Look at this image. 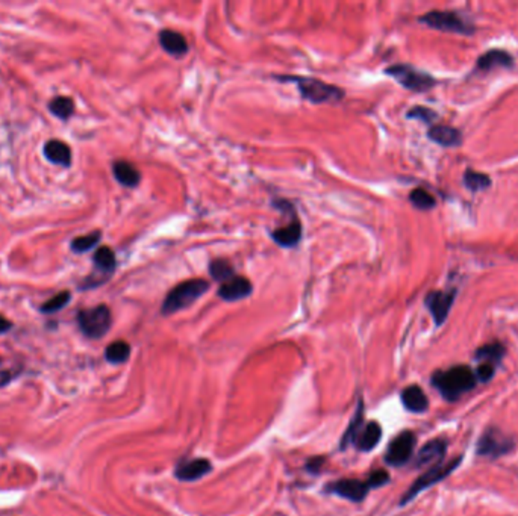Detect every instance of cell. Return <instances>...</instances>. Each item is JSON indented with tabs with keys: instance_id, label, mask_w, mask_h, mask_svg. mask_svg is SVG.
<instances>
[{
	"instance_id": "19",
	"label": "cell",
	"mask_w": 518,
	"mask_h": 516,
	"mask_svg": "<svg viewBox=\"0 0 518 516\" xmlns=\"http://www.w3.org/2000/svg\"><path fill=\"white\" fill-rule=\"evenodd\" d=\"M402 403L408 410L414 413H423L429 408V398L419 384H411L402 391Z\"/></svg>"
},
{
	"instance_id": "2",
	"label": "cell",
	"mask_w": 518,
	"mask_h": 516,
	"mask_svg": "<svg viewBox=\"0 0 518 516\" xmlns=\"http://www.w3.org/2000/svg\"><path fill=\"white\" fill-rule=\"evenodd\" d=\"M281 82H294L301 96L311 103H337L344 99L346 93L337 85L326 84L317 77L308 76H274Z\"/></svg>"
},
{
	"instance_id": "16",
	"label": "cell",
	"mask_w": 518,
	"mask_h": 516,
	"mask_svg": "<svg viewBox=\"0 0 518 516\" xmlns=\"http://www.w3.org/2000/svg\"><path fill=\"white\" fill-rule=\"evenodd\" d=\"M429 140L443 145V147H458L462 144V135L458 129L446 126V125H435L429 129L427 132Z\"/></svg>"
},
{
	"instance_id": "29",
	"label": "cell",
	"mask_w": 518,
	"mask_h": 516,
	"mask_svg": "<svg viewBox=\"0 0 518 516\" xmlns=\"http://www.w3.org/2000/svg\"><path fill=\"white\" fill-rule=\"evenodd\" d=\"M362 413H364V408H362V403H360V408H357V412L355 413L352 424L349 426L347 432L344 433V436H342V439H341V450H346L350 444H355L357 434H360L361 428H362V417H364Z\"/></svg>"
},
{
	"instance_id": "11",
	"label": "cell",
	"mask_w": 518,
	"mask_h": 516,
	"mask_svg": "<svg viewBox=\"0 0 518 516\" xmlns=\"http://www.w3.org/2000/svg\"><path fill=\"white\" fill-rule=\"evenodd\" d=\"M368 491L370 488L367 482L356 480V478H342V480L333 482L326 486V492L353 501V503H361V501L367 497Z\"/></svg>"
},
{
	"instance_id": "6",
	"label": "cell",
	"mask_w": 518,
	"mask_h": 516,
	"mask_svg": "<svg viewBox=\"0 0 518 516\" xmlns=\"http://www.w3.org/2000/svg\"><path fill=\"white\" fill-rule=\"evenodd\" d=\"M461 462H462V457H456V459L450 460L447 463H441V465H436V467H434V468H429L425 472V474L420 476L417 480L414 482L411 488L406 491V493L402 497V500H400V504H402V506L408 504L411 500L417 497L420 492L430 488V486L443 482L444 478H447L451 474V472H454L459 467V465H461Z\"/></svg>"
},
{
	"instance_id": "17",
	"label": "cell",
	"mask_w": 518,
	"mask_h": 516,
	"mask_svg": "<svg viewBox=\"0 0 518 516\" xmlns=\"http://www.w3.org/2000/svg\"><path fill=\"white\" fill-rule=\"evenodd\" d=\"M159 45L164 49V52L173 56H182L188 52L185 36L176 31H172V29H164L159 32Z\"/></svg>"
},
{
	"instance_id": "34",
	"label": "cell",
	"mask_w": 518,
	"mask_h": 516,
	"mask_svg": "<svg viewBox=\"0 0 518 516\" xmlns=\"http://www.w3.org/2000/svg\"><path fill=\"white\" fill-rule=\"evenodd\" d=\"M388 482H390L388 472H386L385 469H376L370 474L367 484H368L370 489H373V488H381V486L386 484Z\"/></svg>"
},
{
	"instance_id": "10",
	"label": "cell",
	"mask_w": 518,
	"mask_h": 516,
	"mask_svg": "<svg viewBox=\"0 0 518 516\" xmlns=\"http://www.w3.org/2000/svg\"><path fill=\"white\" fill-rule=\"evenodd\" d=\"M456 294H458L456 289H450V291H430V293L426 295L425 304L429 309L430 315H432L436 325H443L444 321L447 319L449 312L451 306H454V302L456 299Z\"/></svg>"
},
{
	"instance_id": "18",
	"label": "cell",
	"mask_w": 518,
	"mask_h": 516,
	"mask_svg": "<svg viewBox=\"0 0 518 516\" xmlns=\"http://www.w3.org/2000/svg\"><path fill=\"white\" fill-rule=\"evenodd\" d=\"M514 65V58L510 56L506 50H500V49H493L488 50L486 53L478 60V69L482 71H491L494 69H502V67H513Z\"/></svg>"
},
{
	"instance_id": "25",
	"label": "cell",
	"mask_w": 518,
	"mask_h": 516,
	"mask_svg": "<svg viewBox=\"0 0 518 516\" xmlns=\"http://www.w3.org/2000/svg\"><path fill=\"white\" fill-rule=\"evenodd\" d=\"M130 345L125 341H115L109 344L105 350V359L109 363H123L129 359Z\"/></svg>"
},
{
	"instance_id": "20",
	"label": "cell",
	"mask_w": 518,
	"mask_h": 516,
	"mask_svg": "<svg viewBox=\"0 0 518 516\" xmlns=\"http://www.w3.org/2000/svg\"><path fill=\"white\" fill-rule=\"evenodd\" d=\"M381 438L382 427L379 426L376 421H370L366 427L361 428V432L355 441V445L357 447V450H361V452H371V450L379 444Z\"/></svg>"
},
{
	"instance_id": "37",
	"label": "cell",
	"mask_w": 518,
	"mask_h": 516,
	"mask_svg": "<svg viewBox=\"0 0 518 516\" xmlns=\"http://www.w3.org/2000/svg\"><path fill=\"white\" fill-rule=\"evenodd\" d=\"M11 327H12L11 321H8V319H6L5 317L0 315V335H2V333H5V332H8Z\"/></svg>"
},
{
	"instance_id": "28",
	"label": "cell",
	"mask_w": 518,
	"mask_h": 516,
	"mask_svg": "<svg viewBox=\"0 0 518 516\" xmlns=\"http://www.w3.org/2000/svg\"><path fill=\"white\" fill-rule=\"evenodd\" d=\"M209 274L213 275V279L217 282H228L235 275V270H233L229 260L226 259H214L209 264Z\"/></svg>"
},
{
	"instance_id": "36",
	"label": "cell",
	"mask_w": 518,
	"mask_h": 516,
	"mask_svg": "<svg viewBox=\"0 0 518 516\" xmlns=\"http://www.w3.org/2000/svg\"><path fill=\"white\" fill-rule=\"evenodd\" d=\"M325 457H312V459L306 463V469L312 472V474H317V472L322 469V465L325 463Z\"/></svg>"
},
{
	"instance_id": "3",
	"label": "cell",
	"mask_w": 518,
	"mask_h": 516,
	"mask_svg": "<svg viewBox=\"0 0 518 516\" xmlns=\"http://www.w3.org/2000/svg\"><path fill=\"white\" fill-rule=\"evenodd\" d=\"M208 289L209 282L205 279H191L180 282L179 285L174 286L170 293L167 294L161 308V314L172 315L182 309L191 306L194 302H197L202 295H205L208 293Z\"/></svg>"
},
{
	"instance_id": "31",
	"label": "cell",
	"mask_w": 518,
	"mask_h": 516,
	"mask_svg": "<svg viewBox=\"0 0 518 516\" xmlns=\"http://www.w3.org/2000/svg\"><path fill=\"white\" fill-rule=\"evenodd\" d=\"M100 238H102V234L99 230L91 232V234H89V235L79 236V238L73 239V241H71V250L76 251V253L89 251L90 249H93V247H96V244L100 241Z\"/></svg>"
},
{
	"instance_id": "33",
	"label": "cell",
	"mask_w": 518,
	"mask_h": 516,
	"mask_svg": "<svg viewBox=\"0 0 518 516\" xmlns=\"http://www.w3.org/2000/svg\"><path fill=\"white\" fill-rule=\"evenodd\" d=\"M408 119H417L425 123H432L436 119V112H434L432 109L425 108V106H415L410 112H408Z\"/></svg>"
},
{
	"instance_id": "27",
	"label": "cell",
	"mask_w": 518,
	"mask_h": 516,
	"mask_svg": "<svg viewBox=\"0 0 518 516\" xmlns=\"http://www.w3.org/2000/svg\"><path fill=\"white\" fill-rule=\"evenodd\" d=\"M49 109H50V112L56 115V117L67 120L70 115H73V112H75V101H73V99L70 97L58 96L50 100Z\"/></svg>"
},
{
	"instance_id": "22",
	"label": "cell",
	"mask_w": 518,
	"mask_h": 516,
	"mask_svg": "<svg viewBox=\"0 0 518 516\" xmlns=\"http://www.w3.org/2000/svg\"><path fill=\"white\" fill-rule=\"evenodd\" d=\"M45 155L50 162L70 167L71 165V150L65 143L58 140H50L45 145Z\"/></svg>"
},
{
	"instance_id": "26",
	"label": "cell",
	"mask_w": 518,
	"mask_h": 516,
	"mask_svg": "<svg viewBox=\"0 0 518 516\" xmlns=\"http://www.w3.org/2000/svg\"><path fill=\"white\" fill-rule=\"evenodd\" d=\"M464 184L471 193H478V191H482V190H486V188H490L491 179L484 173L474 171L470 169L464 173Z\"/></svg>"
},
{
	"instance_id": "14",
	"label": "cell",
	"mask_w": 518,
	"mask_h": 516,
	"mask_svg": "<svg viewBox=\"0 0 518 516\" xmlns=\"http://www.w3.org/2000/svg\"><path fill=\"white\" fill-rule=\"evenodd\" d=\"M213 471V465H211L209 460L207 459H191V460H185L178 465L176 471L174 474L179 478L180 482H196L200 480L202 477H205L207 474Z\"/></svg>"
},
{
	"instance_id": "1",
	"label": "cell",
	"mask_w": 518,
	"mask_h": 516,
	"mask_svg": "<svg viewBox=\"0 0 518 516\" xmlns=\"http://www.w3.org/2000/svg\"><path fill=\"white\" fill-rule=\"evenodd\" d=\"M430 380H432V386L436 388L447 402H456L459 397L474 389L478 383L473 369L467 365H456L446 371H436Z\"/></svg>"
},
{
	"instance_id": "12",
	"label": "cell",
	"mask_w": 518,
	"mask_h": 516,
	"mask_svg": "<svg viewBox=\"0 0 518 516\" xmlns=\"http://www.w3.org/2000/svg\"><path fill=\"white\" fill-rule=\"evenodd\" d=\"M447 453V442L444 439H432L423 447L415 457V468H434L441 465Z\"/></svg>"
},
{
	"instance_id": "30",
	"label": "cell",
	"mask_w": 518,
	"mask_h": 516,
	"mask_svg": "<svg viewBox=\"0 0 518 516\" xmlns=\"http://www.w3.org/2000/svg\"><path fill=\"white\" fill-rule=\"evenodd\" d=\"M410 201L412 205L420 210H429L434 209L436 205V200L429 191L423 190V188H415L410 194Z\"/></svg>"
},
{
	"instance_id": "23",
	"label": "cell",
	"mask_w": 518,
	"mask_h": 516,
	"mask_svg": "<svg viewBox=\"0 0 518 516\" xmlns=\"http://www.w3.org/2000/svg\"><path fill=\"white\" fill-rule=\"evenodd\" d=\"M93 262L99 271L105 274V278H109L114 273L117 265L115 254L109 247H100V249H97L93 256Z\"/></svg>"
},
{
	"instance_id": "35",
	"label": "cell",
	"mask_w": 518,
	"mask_h": 516,
	"mask_svg": "<svg viewBox=\"0 0 518 516\" xmlns=\"http://www.w3.org/2000/svg\"><path fill=\"white\" fill-rule=\"evenodd\" d=\"M494 373H495V367L494 365H491V363H482V365H479V368L476 369V373H474V376H476V380L478 382L486 383V382H490L493 379Z\"/></svg>"
},
{
	"instance_id": "32",
	"label": "cell",
	"mask_w": 518,
	"mask_h": 516,
	"mask_svg": "<svg viewBox=\"0 0 518 516\" xmlns=\"http://www.w3.org/2000/svg\"><path fill=\"white\" fill-rule=\"evenodd\" d=\"M70 297L71 295H70L69 291H64V293L54 295L52 299L47 300L45 304H43L41 312H45V314H54V312H58L70 302Z\"/></svg>"
},
{
	"instance_id": "8",
	"label": "cell",
	"mask_w": 518,
	"mask_h": 516,
	"mask_svg": "<svg viewBox=\"0 0 518 516\" xmlns=\"http://www.w3.org/2000/svg\"><path fill=\"white\" fill-rule=\"evenodd\" d=\"M514 447L515 444L510 436L503 433L500 428L493 427V428H488V430L479 438L476 453L479 456L495 459V457L510 453L514 450Z\"/></svg>"
},
{
	"instance_id": "4",
	"label": "cell",
	"mask_w": 518,
	"mask_h": 516,
	"mask_svg": "<svg viewBox=\"0 0 518 516\" xmlns=\"http://www.w3.org/2000/svg\"><path fill=\"white\" fill-rule=\"evenodd\" d=\"M78 324L85 336L99 339L105 336L111 329L113 315L111 310L105 304H99L96 308L81 310L78 314Z\"/></svg>"
},
{
	"instance_id": "15",
	"label": "cell",
	"mask_w": 518,
	"mask_h": 516,
	"mask_svg": "<svg viewBox=\"0 0 518 516\" xmlns=\"http://www.w3.org/2000/svg\"><path fill=\"white\" fill-rule=\"evenodd\" d=\"M272 238L277 245L283 247V249H293V247H296L302 238V223L298 220V217H293L285 226L273 230Z\"/></svg>"
},
{
	"instance_id": "13",
	"label": "cell",
	"mask_w": 518,
	"mask_h": 516,
	"mask_svg": "<svg viewBox=\"0 0 518 516\" xmlns=\"http://www.w3.org/2000/svg\"><path fill=\"white\" fill-rule=\"evenodd\" d=\"M253 286L250 280L243 275H233L232 279L224 282L223 285L218 288V297L224 302H238L243 300L246 297L252 294Z\"/></svg>"
},
{
	"instance_id": "9",
	"label": "cell",
	"mask_w": 518,
	"mask_h": 516,
	"mask_svg": "<svg viewBox=\"0 0 518 516\" xmlns=\"http://www.w3.org/2000/svg\"><path fill=\"white\" fill-rule=\"evenodd\" d=\"M415 442H417V438H415V434L410 430H405L397 434L396 438L391 441L388 448H386L385 462L394 468L403 467V465L411 460Z\"/></svg>"
},
{
	"instance_id": "21",
	"label": "cell",
	"mask_w": 518,
	"mask_h": 516,
	"mask_svg": "<svg viewBox=\"0 0 518 516\" xmlns=\"http://www.w3.org/2000/svg\"><path fill=\"white\" fill-rule=\"evenodd\" d=\"M114 177L120 185L128 188H135L141 180V174L137 167L128 161H115L113 165Z\"/></svg>"
},
{
	"instance_id": "5",
	"label": "cell",
	"mask_w": 518,
	"mask_h": 516,
	"mask_svg": "<svg viewBox=\"0 0 518 516\" xmlns=\"http://www.w3.org/2000/svg\"><path fill=\"white\" fill-rule=\"evenodd\" d=\"M385 75H388L391 77L396 79V81L405 86L406 90L411 91H429L430 88H434L436 81L429 75L426 71L417 70L412 65L408 64H396L391 65V67L385 69Z\"/></svg>"
},
{
	"instance_id": "24",
	"label": "cell",
	"mask_w": 518,
	"mask_h": 516,
	"mask_svg": "<svg viewBox=\"0 0 518 516\" xmlns=\"http://www.w3.org/2000/svg\"><path fill=\"white\" fill-rule=\"evenodd\" d=\"M505 353H506L505 347H503L500 343H491V344L479 347L476 350V354H474V358H476L478 360H484V363H491V365H494V363H499L503 359Z\"/></svg>"
},
{
	"instance_id": "7",
	"label": "cell",
	"mask_w": 518,
	"mask_h": 516,
	"mask_svg": "<svg viewBox=\"0 0 518 516\" xmlns=\"http://www.w3.org/2000/svg\"><path fill=\"white\" fill-rule=\"evenodd\" d=\"M419 21L443 32L461 35H471L474 32V26L470 25L469 21H465L455 11H430L420 17Z\"/></svg>"
}]
</instances>
